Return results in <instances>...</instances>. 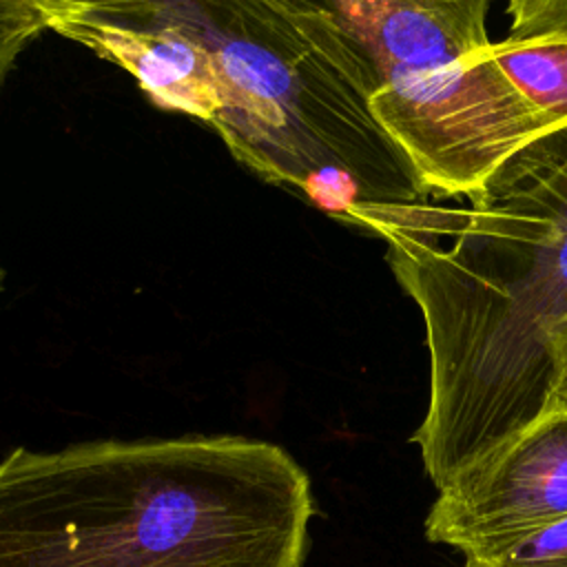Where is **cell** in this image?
Instances as JSON below:
<instances>
[{
	"instance_id": "cell-1",
	"label": "cell",
	"mask_w": 567,
	"mask_h": 567,
	"mask_svg": "<svg viewBox=\"0 0 567 567\" xmlns=\"http://www.w3.org/2000/svg\"><path fill=\"white\" fill-rule=\"evenodd\" d=\"M465 204L365 213L416 303L430 399L412 434L439 489L558 401L567 341V126L503 162Z\"/></svg>"
},
{
	"instance_id": "cell-2",
	"label": "cell",
	"mask_w": 567,
	"mask_h": 567,
	"mask_svg": "<svg viewBox=\"0 0 567 567\" xmlns=\"http://www.w3.org/2000/svg\"><path fill=\"white\" fill-rule=\"evenodd\" d=\"M312 516L290 452L237 434L0 461V567H303Z\"/></svg>"
},
{
	"instance_id": "cell-3",
	"label": "cell",
	"mask_w": 567,
	"mask_h": 567,
	"mask_svg": "<svg viewBox=\"0 0 567 567\" xmlns=\"http://www.w3.org/2000/svg\"><path fill=\"white\" fill-rule=\"evenodd\" d=\"M75 13L186 38L213 66V128L233 157L334 219L430 199L374 115V69L332 0H86Z\"/></svg>"
},
{
	"instance_id": "cell-4",
	"label": "cell",
	"mask_w": 567,
	"mask_h": 567,
	"mask_svg": "<svg viewBox=\"0 0 567 567\" xmlns=\"http://www.w3.org/2000/svg\"><path fill=\"white\" fill-rule=\"evenodd\" d=\"M492 0H332L377 75L374 115L425 193L465 197L551 133L489 55Z\"/></svg>"
},
{
	"instance_id": "cell-5",
	"label": "cell",
	"mask_w": 567,
	"mask_h": 567,
	"mask_svg": "<svg viewBox=\"0 0 567 567\" xmlns=\"http://www.w3.org/2000/svg\"><path fill=\"white\" fill-rule=\"evenodd\" d=\"M567 518V401L458 470L430 505L423 534L463 560H492Z\"/></svg>"
},
{
	"instance_id": "cell-6",
	"label": "cell",
	"mask_w": 567,
	"mask_h": 567,
	"mask_svg": "<svg viewBox=\"0 0 567 567\" xmlns=\"http://www.w3.org/2000/svg\"><path fill=\"white\" fill-rule=\"evenodd\" d=\"M102 60L128 71L159 109L177 111L213 126L221 97L208 58L171 31L111 27L84 16H69L49 27Z\"/></svg>"
},
{
	"instance_id": "cell-7",
	"label": "cell",
	"mask_w": 567,
	"mask_h": 567,
	"mask_svg": "<svg viewBox=\"0 0 567 567\" xmlns=\"http://www.w3.org/2000/svg\"><path fill=\"white\" fill-rule=\"evenodd\" d=\"M489 55L554 131L567 126V31L505 38Z\"/></svg>"
},
{
	"instance_id": "cell-8",
	"label": "cell",
	"mask_w": 567,
	"mask_h": 567,
	"mask_svg": "<svg viewBox=\"0 0 567 567\" xmlns=\"http://www.w3.org/2000/svg\"><path fill=\"white\" fill-rule=\"evenodd\" d=\"M84 4L86 0H0V55L13 64L40 31Z\"/></svg>"
},
{
	"instance_id": "cell-9",
	"label": "cell",
	"mask_w": 567,
	"mask_h": 567,
	"mask_svg": "<svg viewBox=\"0 0 567 567\" xmlns=\"http://www.w3.org/2000/svg\"><path fill=\"white\" fill-rule=\"evenodd\" d=\"M458 567H567V518L536 532L492 560H463Z\"/></svg>"
},
{
	"instance_id": "cell-10",
	"label": "cell",
	"mask_w": 567,
	"mask_h": 567,
	"mask_svg": "<svg viewBox=\"0 0 567 567\" xmlns=\"http://www.w3.org/2000/svg\"><path fill=\"white\" fill-rule=\"evenodd\" d=\"M507 38H529L567 31V0H505Z\"/></svg>"
},
{
	"instance_id": "cell-11",
	"label": "cell",
	"mask_w": 567,
	"mask_h": 567,
	"mask_svg": "<svg viewBox=\"0 0 567 567\" xmlns=\"http://www.w3.org/2000/svg\"><path fill=\"white\" fill-rule=\"evenodd\" d=\"M558 399L567 401V341L563 348V368H560V388H558Z\"/></svg>"
},
{
	"instance_id": "cell-12",
	"label": "cell",
	"mask_w": 567,
	"mask_h": 567,
	"mask_svg": "<svg viewBox=\"0 0 567 567\" xmlns=\"http://www.w3.org/2000/svg\"><path fill=\"white\" fill-rule=\"evenodd\" d=\"M9 69H11V64L0 55V84H2V80L7 78V73H9Z\"/></svg>"
},
{
	"instance_id": "cell-13",
	"label": "cell",
	"mask_w": 567,
	"mask_h": 567,
	"mask_svg": "<svg viewBox=\"0 0 567 567\" xmlns=\"http://www.w3.org/2000/svg\"><path fill=\"white\" fill-rule=\"evenodd\" d=\"M2 279H4V270H2V266H0V286H2Z\"/></svg>"
}]
</instances>
